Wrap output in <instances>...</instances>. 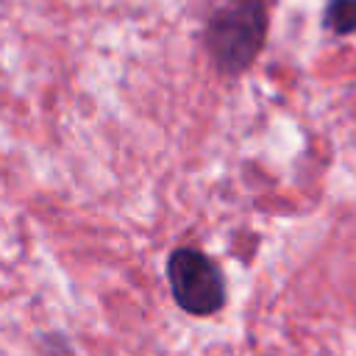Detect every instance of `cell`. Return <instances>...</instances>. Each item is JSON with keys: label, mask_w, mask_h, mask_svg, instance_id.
<instances>
[{"label": "cell", "mask_w": 356, "mask_h": 356, "mask_svg": "<svg viewBox=\"0 0 356 356\" xmlns=\"http://www.w3.org/2000/svg\"><path fill=\"white\" fill-rule=\"evenodd\" d=\"M172 300L195 317H211L225 306V281L220 267L195 248H175L167 259Z\"/></svg>", "instance_id": "7a4b0ae2"}, {"label": "cell", "mask_w": 356, "mask_h": 356, "mask_svg": "<svg viewBox=\"0 0 356 356\" xmlns=\"http://www.w3.org/2000/svg\"><path fill=\"white\" fill-rule=\"evenodd\" d=\"M267 39V6L264 0H225L206 22V50L217 72L234 78L245 72L261 53Z\"/></svg>", "instance_id": "6da1fadb"}, {"label": "cell", "mask_w": 356, "mask_h": 356, "mask_svg": "<svg viewBox=\"0 0 356 356\" xmlns=\"http://www.w3.org/2000/svg\"><path fill=\"white\" fill-rule=\"evenodd\" d=\"M323 25L337 36L356 33V0H328Z\"/></svg>", "instance_id": "3957f363"}]
</instances>
